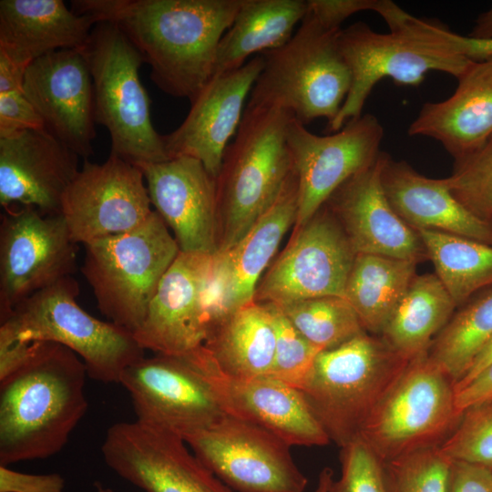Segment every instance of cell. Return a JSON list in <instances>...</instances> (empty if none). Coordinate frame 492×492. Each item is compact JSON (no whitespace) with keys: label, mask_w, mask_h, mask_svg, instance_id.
Wrapping results in <instances>:
<instances>
[{"label":"cell","mask_w":492,"mask_h":492,"mask_svg":"<svg viewBox=\"0 0 492 492\" xmlns=\"http://www.w3.org/2000/svg\"><path fill=\"white\" fill-rule=\"evenodd\" d=\"M243 0H73L71 9L115 25L164 93L193 101L213 76L220 39Z\"/></svg>","instance_id":"6da1fadb"},{"label":"cell","mask_w":492,"mask_h":492,"mask_svg":"<svg viewBox=\"0 0 492 492\" xmlns=\"http://www.w3.org/2000/svg\"><path fill=\"white\" fill-rule=\"evenodd\" d=\"M87 367L69 348L35 342L29 359L0 380V465L63 449L87 410Z\"/></svg>","instance_id":"7a4b0ae2"},{"label":"cell","mask_w":492,"mask_h":492,"mask_svg":"<svg viewBox=\"0 0 492 492\" xmlns=\"http://www.w3.org/2000/svg\"><path fill=\"white\" fill-rule=\"evenodd\" d=\"M292 113L246 105L216 178L218 250L239 242L272 208L294 172L287 144Z\"/></svg>","instance_id":"3957f363"},{"label":"cell","mask_w":492,"mask_h":492,"mask_svg":"<svg viewBox=\"0 0 492 492\" xmlns=\"http://www.w3.org/2000/svg\"><path fill=\"white\" fill-rule=\"evenodd\" d=\"M457 34L444 25L413 15L389 33L357 22L339 32V46L352 76L348 95L328 132L363 115L364 103L381 79L399 86L420 85L430 71L458 77L473 61L457 46Z\"/></svg>","instance_id":"277c9868"},{"label":"cell","mask_w":492,"mask_h":492,"mask_svg":"<svg viewBox=\"0 0 492 492\" xmlns=\"http://www.w3.org/2000/svg\"><path fill=\"white\" fill-rule=\"evenodd\" d=\"M410 361L365 332L321 351L299 390L330 440L343 447L360 437Z\"/></svg>","instance_id":"5b68a950"},{"label":"cell","mask_w":492,"mask_h":492,"mask_svg":"<svg viewBox=\"0 0 492 492\" xmlns=\"http://www.w3.org/2000/svg\"><path fill=\"white\" fill-rule=\"evenodd\" d=\"M341 29H325L307 11L288 42L261 53L264 66L247 105L287 110L304 126L320 118L333 122L352 83Z\"/></svg>","instance_id":"8992f818"},{"label":"cell","mask_w":492,"mask_h":492,"mask_svg":"<svg viewBox=\"0 0 492 492\" xmlns=\"http://www.w3.org/2000/svg\"><path fill=\"white\" fill-rule=\"evenodd\" d=\"M95 96L96 123L109 132L111 151L139 166L169 159L162 135L151 121L150 98L138 70L144 60L113 24L98 22L80 49Z\"/></svg>","instance_id":"52a82bcc"},{"label":"cell","mask_w":492,"mask_h":492,"mask_svg":"<svg viewBox=\"0 0 492 492\" xmlns=\"http://www.w3.org/2000/svg\"><path fill=\"white\" fill-rule=\"evenodd\" d=\"M78 293L73 276L36 292L0 323V334L25 343L62 344L82 359L90 378L118 384L123 371L145 350L132 332L82 309Z\"/></svg>","instance_id":"ba28073f"},{"label":"cell","mask_w":492,"mask_h":492,"mask_svg":"<svg viewBox=\"0 0 492 492\" xmlns=\"http://www.w3.org/2000/svg\"><path fill=\"white\" fill-rule=\"evenodd\" d=\"M81 272L97 308L109 322L133 333L142 324L158 285L179 252L155 211L124 233L85 244Z\"/></svg>","instance_id":"9c48e42d"},{"label":"cell","mask_w":492,"mask_h":492,"mask_svg":"<svg viewBox=\"0 0 492 492\" xmlns=\"http://www.w3.org/2000/svg\"><path fill=\"white\" fill-rule=\"evenodd\" d=\"M461 416L455 382L426 352L409 362L365 424L360 438L386 463L440 446Z\"/></svg>","instance_id":"30bf717a"},{"label":"cell","mask_w":492,"mask_h":492,"mask_svg":"<svg viewBox=\"0 0 492 492\" xmlns=\"http://www.w3.org/2000/svg\"><path fill=\"white\" fill-rule=\"evenodd\" d=\"M184 440L234 492H304L307 487L292 446L253 423L224 413L210 427Z\"/></svg>","instance_id":"8fae6325"},{"label":"cell","mask_w":492,"mask_h":492,"mask_svg":"<svg viewBox=\"0 0 492 492\" xmlns=\"http://www.w3.org/2000/svg\"><path fill=\"white\" fill-rule=\"evenodd\" d=\"M198 348L143 356L123 371L118 384L129 394L136 420L185 439L221 417L224 412L204 375Z\"/></svg>","instance_id":"7c38bea8"},{"label":"cell","mask_w":492,"mask_h":492,"mask_svg":"<svg viewBox=\"0 0 492 492\" xmlns=\"http://www.w3.org/2000/svg\"><path fill=\"white\" fill-rule=\"evenodd\" d=\"M77 243L61 214L4 209L0 224V323L22 302L76 270Z\"/></svg>","instance_id":"4fadbf2b"},{"label":"cell","mask_w":492,"mask_h":492,"mask_svg":"<svg viewBox=\"0 0 492 492\" xmlns=\"http://www.w3.org/2000/svg\"><path fill=\"white\" fill-rule=\"evenodd\" d=\"M355 255L340 222L324 204L294 230L260 280L254 301L283 305L323 296L344 297Z\"/></svg>","instance_id":"5bb4252c"},{"label":"cell","mask_w":492,"mask_h":492,"mask_svg":"<svg viewBox=\"0 0 492 492\" xmlns=\"http://www.w3.org/2000/svg\"><path fill=\"white\" fill-rule=\"evenodd\" d=\"M286 138L298 184L296 230L309 221L340 186L378 159L384 128L375 116L363 114L338 131L319 136L293 118Z\"/></svg>","instance_id":"9a60e30c"},{"label":"cell","mask_w":492,"mask_h":492,"mask_svg":"<svg viewBox=\"0 0 492 492\" xmlns=\"http://www.w3.org/2000/svg\"><path fill=\"white\" fill-rule=\"evenodd\" d=\"M186 444L138 420L118 422L108 429L101 453L110 469L145 492H234Z\"/></svg>","instance_id":"2e32d148"},{"label":"cell","mask_w":492,"mask_h":492,"mask_svg":"<svg viewBox=\"0 0 492 492\" xmlns=\"http://www.w3.org/2000/svg\"><path fill=\"white\" fill-rule=\"evenodd\" d=\"M153 210L140 169L114 154L100 164L85 159L60 206L71 239L84 245L127 232Z\"/></svg>","instance_id":"e0dca14e"},{"label":"cell","mask_w":492,"mask_h":492,"mask_svg":"<svg viewBox=\"0 0 492 492\" xmlns=\"http://www.w3.org/2000/svg\"><path fill=\"white\" fill-rule=\"evenodd\" d=\"M295 171L272 208L234 246L215 252L204 287L208 332L235 309L254 301L256 288L297 216Z\"/></svg>","instance_id":"ac0fdd59"},{"label":"cell","mask_w":492,"mask_h":492,"mask_svg":"<svg viewBox=\"0 0 492 492\" xmlns=\"http://www.w3.org/2000/svg\"><path fill=\"white\" fill-rule=\"evenodd\" d=\"M23 90L47 131L79 157L93 155L94 87L80 49H60L33 61Z\"/></svg>","instance_id":"d6986e66"},{"label":"cell","mask_w":492,"mask_h":492,"mask_svg":"<svg viewBox=\"0 0 492 492\" xmlns=\"http://www.w3.org/2000/svg\"><path fill=\"white\" fill-rule=\"evenodd\" d=\"M198 357L224 413L258 425L292 446H321L331 441L299 389L271 376L226 374L204 345L198 348Z\"/></svg>","instance_id":"ffe728a7"},{"label":"cell","mask_w":492,"mask_h":492,"mask_svg":"<svg viewBox=\"0 0 492 492\" xmlns=\"http://www.w3.org/2000/svg\"><path fill=\"white\" fill-rule=\"evenodd\" d=\"M138 167L152 207L172 231L179 251L214 254L219 235L216 179L204 165L179 157Z\"/></svg>","instance_id":"44dd1931"},{"label":"cell","mask_w":492,"mask_h":492,"mask_svg":"<svg viewBox=\"0 0 492 492\" xmlns=\"http://www.w3.org/2000/svg\"><path fill=\"white\" fill-rule=\"evenodd\" d=\"M263 66V56L258 54L241 67L212 77L190 102L183 122L162 135L169 159L194 158L216 179L230 138L240 126L245 99Z\"/></svg>","instance_id":"7402d4cb"},{"label":"cell","mask_w":492,"mask_h":492,"mask_svg":"<svg viewBox=\"0 0 492 492\" xmlns=\"http://www.w3.org/2000/svg\"><path fill=\"white\" fill-rule=\"evenodd\" d=\"M212 255L179 251L133 333L142 349L182 354L204 344L208 329L203 296Z\"/></svg>","instance_id":"603a6c76"},{"label":"cell","mask_w":492,"mask_h":492,"mask_svg":"<svg viewBox=\"0 0 492 492\" xmlns=\"http://www.w3.org/2000/svg\"><path fill=\"white\" fill-rule=\"evenodd\" d=\"M387 154L340 186L325 205L343 229L354 252L384 255L420 262L428 259L416 231L388 201L382 184Z\"/></svg>","instance_id":"cb8c5ba5"},{"label":"cell","mask_w":492,"mask_h":492,"mask_svg":"<svg viewBox=\"0 0 492 492\" xmlns=\"http://www.w3.org/2000/svg\"><path fill=\"white\" fill-rule=\"evenodd\" d=\"M79 156L46 128L0 138V204L60 214L63 195L77 175Z\"/></svg>","instance_id":"d4e9b609"},{"label":"cell","mask_w":492,"mask_h":492,"mask_svg":"<svg viewBox=\"0 0 492 492\" xmlns=\"http://www.w3.org/2000/svg\"><path fill=\"white\" fill-rule=\"evenodd\" d=\"M407 133L437 140L455 160L482 147L492 138V57L473 60L449 97L425 103Z\"/></svg>","instance_id":"484cf974"},{"label":"cell","mask_w":492,"mask_h":492,"mask_svg":"<svg viewBox=\"0 0 492 492\" xmlns=\"http://www.w3.org/2000/svg\"><path fill=\"white\" fill-rule=\"evenodd\" d=\"M381 179L391 206L415 231H436L492 244V221L458 201L447 178H428L387 155Z\"/></svg>","instance_id":"4316f807"},{"label":"cell","mask_w":492,"mask_h":492,"mask_svg":"<svg viewBox=\"0 0 492 492\" xmlns=\"http://www.w3.org/2000/svg\"><path fill=\"white\" fill-rule=\"evenodd\" d=\"M97 23L61 0H1L0 54L26 69L60 49H81Z\"/></svg>","instance_id":"83f0119b"},{"label":"cell","mask_w":492,"mask_h":492,"mask_svg":"<svg viewBox=\"0 0 492 492\" xmlns=\"http://www.w3.org/2000/svg\"><path fill=\"white\" fill-rule=\"evenodd\" d=\"M203 345L226 374L241 378L268 376L276 345L269 309L255 301L235 309L209 331Z\"/></svg>","instance_id":"f1b7e54d"},{"label":"cell","mask_w":492,"mask_h":492,"mask_svg":"<svg viewBox=\"0 0 492 492\" xmlns=\"http://www.w3.org/2000/svg\"><path fill=\"white\" fill-rule=\"evenodd\" d=\"M307 11V0H243L220 41L212 77L241 67L252 54L284 45Z\"/></svg>","instance_id":"f546056e"},{"label":"cell","mask_w":492,"mask_h":492,"mask_svg":"<svg viewBox=\"0 0 492 492\" xmlns=\"http://www.w3.org/2000/svg\"><path fill=\"white\" fill-rule=\"evenodd\" d=\"M417 262L384 255L358 253L349 272L344 298L364 330L380 335L416 276Z\"/></svg>","instance_id":"4dcf8cb0"},{"label":"cell","mask_w":492,"mask_h":492,"mask_svg":"<svg viewBox=\"0 0 492 492\" xmlns=\"http://www.w3.org/2000/svg\"><path fill=\"white\" fill-rule=\"evenodd\" d=\"M456 307L436 273L416 275L380 336L412 360L428 352Z\"/></svg>","instance_id":"1f68e13d"},{"label":"cell","mask_w":492,"mask_h":492,"mask_svg":"<svg viewBox=\"0 0 492 492\" xmlns=\"http://www.w3.org/2000/svg\"><path fill=\"white\" fill-rule=\"evenodd\" d=\"M416 231L456 306L492 286V244L436 231Z\"/></svg>","instance_id":"d6a6232c"},{"label":"cell","mask_w":492,"mask_h":492,"mask_svg":"<svg viewBox=\"0 0 492 492\" xmlns=\"http://www.w3.org/2000/svg\"><path fill=\"white\" fill-rule=\"evenodd\" d=\"M492 339V290L453 314L434 339L429 356L456 383Z\"/></svg>","instance_id":"836d02e7"},{"label":"cell","mask_w":492,"mask_h":492,"mask_svg":"<svg viewBox=\"0 0 492 492\" xmlns=\"http://www.w3.org/2000/svg\"><path fill=\"white\" fill-rule=\"evenodd\" d=\"M277 306L292 326L321 351L335 348L366 332L344 297L323 296Z\"/></svg>","instance_id":"e575fe53"},{"label":"cell","mask_w":492,"mask_h":492,"mask_svg":"<svg viewBox=\"0 0 492 492\" xmlns=\"http://www.w3.org/2000/svg\"><path fill=\"white\" fill-rule=\"evenodd\" d=\"M389 492H448L451 460L438 447L384 463Z\"/></svg>","instance_id":"d590c367"},{"label":"cell","mask_w":492,"mask_h":492,"mask_svg":"<svg viewBox=\"0 0 492 492\" xmlns=\"http://www.w3.org/2000/svg\"><path fill=\"white\" fill-rule=\"evenodd\" d=\"M447 180L458 201L477 217L492 221V138L455 160Z\"/></svg>","instance_id":"8d00e7d4"},{"label":"cell","mask_w":492,"mask_h":492,"mask_svg":"<svg viewBox=\"0 0 492 492\" xmlns=\"http://www.w3.org/2000/svg\"><path fill=\"white\" fill-rule=\"evenodd\" d=\"M439 450L451 461L492 468V398L465 410Z\"/></svg>","instance_id":"74e56055"},{"label":"cell","mask_w":492,"mask_h":492,"mask_svg":"<svg viewBox=\"0 0 492 492\" xmlns=\"http://www.w3.org/2000/svg\"><path fill=\"white\" fill-rule=\"evenodd\" d=\"M264 304L272 314L276 333L274 359L268 376L300 389L321 350L292 326L276 304Z\"/></svg>","instance_id":"f35d334b"},{"label":"cell","mask_w":492,"mask_h":492,"mask_svg":"<svg viewBox=\"0 0 492 492\" xmlns=\"http://www.w3.org/2000/svg\"><path fill=\"white\" fill-rule=\"evenodd\" d=\"M340 463L328 492H389L384 462L362 438L341 447Z\"/></svg>","instance_id":"ab89813d"},{"label":"cell","mask_w":492,"mask_h":492,"mask_svg":"<svg viewBox=\"0 0 492 492\" xmlns=\"http://www.w3.org/2000/svg\"><path fill=\"white\" fill-rule=\"evenodd\" d=\"M308 12L328 30H339L349 16L363 11L378 13L390 30H395L411 15L390 0H307Z\"/></svg>","instance_id":"60d3db41"},{"label":"cell","mask_w":492,"mask_h":492,"mask_svg":"<svg viewBox=\"0 0 492 492\" xmlns=\"http://www.w3.org/2000/svg\"><path fill=\"white\" fill-rule=\"evenodd\" d=\"M42 128L45 123L24 90L0 94V138Z\"/></svg>","instance_id":"b9f144b4"},{"label":"cell","mask_w":492,"mask_h":492,"mask_svg":"<svg viewBox=\"0 0 492 492\" xmlns=\"http://www.w3.org/2000/svg\"><path fill=\"white\" fill-rule=\"evenodd\" d=\"M65 479L57 474L22 473L0 465V492H64Z\"/></svg>","instance_id":"7bdbcfd3"},{"label":"cell","mask_w":492,"mask_h":492,"mask_svg":"<svg viewBox=\"0 0 492 492\" xmlns=\"http://www.w3.org/2000/svg\"><path fill=\"white\" fill-rule=\"evenodd\" d=\"M448 492H492V468L451 461Z\"/></svg>","instance_id":"ee69618b"},{"label":"cell","mask_w":492,"mask_h":492,"mask_svg":"<svg viewBox=\"0 0 492 492\" xmlns=\"http://www.w3.org/2000/svg\"><path fill=\"white\" fill-rule=\"evenodd\" d=\"M492 398V362L466 384L456 388V404L463 414L467 408Z\"/></svg>","instance_id":"f6af8a7d"},{"label":"cell","mask_w":492,"mask_h":492,"mask_svg":"<svg viewBox=\"0 0 492 492\" xmlns=\"http://www.w3.org/2000/svg\"><path fill=\"white\" fill-rule=\"evenodd\" d=\"M35 343H25L0 334V380L14 373L31 356Z\"/></svg>","instance_id":"bcb514c9"},{"label":"cell","mask_w":492,"mask_h":492,"mask_svg":"<svg viewBox=\"0 0 492 492\" xmlns=\"http://www.w3.org/2000/svg\"><path fill=\"white\" fill-rule=\"evenodd\" d=\"M26 69L0 54V94L23 90Z\"/></svg>","instance_id":"7dc6e473"},{"label":"cell","mask_w":492,"mask_h":492,"mask_svg":"<svg viewBox=\"0 0 492 492\" xmlns=\"http://www.w3.org/2000/svg\"><path fill=\"white\" fill-rule=\"evenodd\" d=\"M456 41L460 52L471 60L492 57V40L474 39L457 34Z\"/></svg>","instance_id":"c3c4849f"},{"label":"cell","mask_w":492,"mask_h":492,"mask_svg":"<svg viewBox=\"0 0 492 492\" xmlns=\"http://www.w3.org/2000/svg\"><path fill=\"white\" fill-rule=\"evenodd\" d=\"M492 362V339L486 344L482 351L477 354L472 365L456 384V388L466 384L480 373L489 363Z\"/></svg>","instance_id":"681fc988"},{"label":"cell","mask_w":492,"mask_h":492,"mask_svg":"<svg viewBox=\"0 0 492 492\" xmlns=\"http://www.w3.org/2000/svg\"><path fill=\"white\" fill-rule=\"evenodd\" d=\"M467 36L479 40H492V7L477 17L473 29Z\"/></svg>","instance_id":"f907efd6"},{"label":"cell","mask_w":492,"mask_h":492,"mask_svg":"<svg viewBox=\"0 0 492 492\" xmlns=\"http://www.w3.org/2000/svg\"><path fill=\"white\" fill-rule=\"evenodd\" d=\"M333 480V471L332 468L323 467L318 476L317 484L313 492H328L329 487Z\"/></svg>","instance_id":"816d5d0a"},{"label":"cell","mask_w":492,"mask_h":492,"mask_svg":"<svg viewBox=\"0 0 492 492\" xmlns=\"http://www.w3.org/2000/svg\"><path fill=\"white\" fill-rule=\"evenodd\" d=\"M94 487L97 492H114L111 488L105 487L101 482L96 481Z\"/></svg>","instance_id":"f5cc1de1"}]
</instances>
